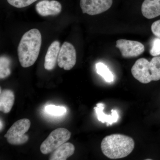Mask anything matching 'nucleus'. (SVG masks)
<instances>
[{
  "label": "nucleus",
  "mask_w": 160,
  "mask_h": 160,
  "mask_svg": "<svg viewBox=\"0 0 160 160\" xmlns=\"http://www.w3.org/2000/svg\"><path fill=\"white\" fill-rule=\"evenodd\" d=\"M112 0H80L83 13L96 15L106 12L111 7Z\"/></svg>",
  "instance_id": "obj_8"
},
{
  "label": "nucleus",
  "mask_w": 160,
  "mask_h": 160,
  "mask_svg": "<svg viewBox=\"0 0 160 160\" xmlns=\"http://www.w3.org/2000/svg\"><path fill=\"white\" fill-rule=\"evenodd\" d=\"M75 147L71 143L66 142L52 152L50 160H66L74 153Z\"/></svg>",
  "instance_id": "obj_12"
},
{
  "label": "nucleus",
  "mask_w": 160,
  "mask_h": 160,
  "mask_svg": "<svg viewBox=\"0 0 160 160\" xmlns=\"http://www.w3.org/2000/svg\"><path fill=\"white\" fill-rule=\"evenodd\" d=\"M15 101V96L13 92L10 89H1L0 93V110L5 113L11 111Z\"/></svg>",
  "instance_id": "obj_13"
},
{
  "label": "nucleus",
  "mask_w": 160,
  "mask_h": 160,
  "mask_svg": "<svg viewBox=\"0 0 160 160\" xmlns=\"http://www.w3.org/2000/svg\"><path fill=\"white\" fill-rule=\"evenodd\" d=\"M116 46L124 58L137 57L142 54L145 50V46L142 43L132 40H118Z\"/></svg>",
  "instance_id": "obj_7"
},
{
  "label": "nucleus",
  "mask_w": 160,
  "mask_h": 160,
  "mask_svg": "<svg viewBox=\"0 0 160 160\" xmlns=\"http://www.w3.org/2000/svg\"><path fill=\"white\" fill-rule=\"evenodd\" d=\"M134 140L130 137L113 134L106 137L101 143L103 154L111 159L122 158L129 155L133 150Z\"/></svg>",
  "instance_id": "obj_2"
},
{
  "label": "nucleus",
  "mask_w": 160,
  "mask_h": 160,
  "mask_svg": "<svg viewBox=\"0 0 160 160\" xmlns=\"http://www.w3.org/2000/svg\"><path fill=\"white\" fill-rule=\"evenodd\" d=\"M42 42L38 29H30L23 35L18 49L19 61L22 67L27 68L34 64L39 54Z\"/></svg>",
  "instance_id": "obj_1"
},
{
  "label": "nucleus",
  "mask_w": 160,
  "mask_h": 160,
  "mask_svg": "<svg viewBox=\"0 0 160 160\" xmlns=\"http://www.w3.org/2000/svg\"><path fill=\"white\" fill-rule=\"evenodd\" d=\"M133 77L143 84L160 80V56L154 57L150 62L144 58L138 59L131 69Z\"/></svg>",
  "instance_id": "obj_3"
},
{
  "label": "nucleus",
  "mask_w": 160,
  "mask_h": 160,
  "mask_svg": "<svg viewBox=\"0 0 160 160\" xmlns=\"http://www.w3.org/2000/svg\"><path fill=\"white\" fill-rule=\"evenodd\" d=\"M60 49V43L58 41L52 42L49 46L45 58L44 67L46 70H52L55 67Z\"/></svg>",
  "instance_id": "obj_10"
},
{
  "label": "nucleus",
  "mask_w": 160,
  "mask_h": 160,
  "mask_svg": "<svg viewBox=\"0 0 160 160\" xmlns=\"http://www.w3.org/2000/svg\"><path fill=\"white\" fill-rule=\"evenodd\" d=\"M38 14L42 17L56 16L62 11L61 3L56 0H42L36 5Z\"/></svg>",
  "instance_id": "obj_9"
},
{
  "label": "nucleus",
  "mask_w": 160,
  "mask_h": 160,
  "mask_svg": "<svg viewBox=\"0 0 160 160\" xmlns=\"http://www.w3.org/2000/svg\"><path fill=\"white\" fill-rule=\"evenodd\" d=\"M76 51L71 43L64 42L60 49L58 59L59 67L66 70H71L76 63Z\"/></svg>",
  "instance_id": "obj_6"
},
{
  "label": "nucleus",
  "mask_w": 160,
  "mask_h": 160,
  "mask_svg": "<svg viewBox=\"0 0 160 160\" xmlns=\"http://www.w3.org/2000/svg\"><path fill=\"white\" fill-rule=\"evenodd\" d=\"M2 120H1V130H2Z\"/></svg>",
  "instance_id": "obj_21"
},
{
  "label": "nucleus",
  "mask_w": 160,
  "mask_h": 160,
  "mask_svg": "<svg viewBox=\"0 0 160 160\" xmlns=\"http://www.w3.org/2000/svg\"><path fill=\"white\" fill-rule=\"evenodd\" d=\"M45 111L50 115L54 116H62L67 111L65 107L56 106L53 105H47L45 107Z\"/></svg>",
  "instance_id": "obj_17"
},
{
  "label": "nucleus",
  "mask_w": 160,
  "mask_h": 160,
  "mask_svg": "<svg viewBox=\"0 0 160 160\" xmlns=\"http://www.w3.org/2000/svg\"><path fill=\"white\" fill-rule=\"evenodd\" d=\"M151 29L152 33L155 36L160 38V20H158L152 23Z\"/></svg>",
  "instance_id": "obj_20"
},
{
  "label": "nucleus",
  "mask_w": 160,
  "mask_h": 160,
  "mask_svg": "<svg viewBox=\"0 0 160 160\" xmlns=\"http://www.w3.org/2000/svg\"><path fill=\"white\" fill-rule=\"evenodd\" d=\"M149 53L153 57L160 55V38H155L152 40Z\"/></svg>",
  "instance_id": "obj_19"
},
{
  "label": "nucleus",
  "mask_w": 160,
  "mask_h": 160,
  "mask_svg": "<svg viewBox=\"0 0 160 160\" xmlns=\"http://www.w3.org/2000/svg\"><path fill=\"white\" fill-rule=\"evenodd\" d=\"M97 72L104 78L106 82H113V75L110 70L104 63L99 62L96 65Z\"/></svg>",
  "instance_id": "obj_15"
},
{
  "label": "nucleus",
  "mask_w": 160,
  "mask_h": 160,
  "mask_svg": "<svg viewBox=\"0 0 160 160\" xmlns=\"http://www.w3.org/2000/svg\"><path fill=\"white\" fill-rule=\"evenodd\" d=\"M31 126L30 120L23 118L18 120L11 126L5 135V138L9 144L12 145H22L29 140L26 133Z\"/></svg>",
  "instance_id": "obj_4"
},
{
  "label": "nucleus",
  "mask_w": 160,
  "mask_h": 160,
  "mask_svg": "<svg viewBox=\"0 0 160 160\" xmlns=\"http://www.w3.org/2000/svg\"><path fill=\"white\" fill-rule=\"evenodd\" d=\"M8 3L13 7L22 8L30 6L38 0H7Z\"/></svg>",
  "instance_id": "obj_18"
},
{
  "label": "nucleus",
  "mask_w": 160,
  "mask_h": 160,
  "mask_svg": "<svg viewBox=\"0 0 160 160\" xmlns=\"http://www.w3.org/2000/svg\"><path fill=\"white\" fill-rule=\"evenodd\" d=\"M10 61L6 57H1L0 58V78H5L11 73L10 66Z\"/></svg>",
  "instance_id": "obj_16"
},
{
  "label": "nucleus",
  "mask_w": 160,
  "mask_h": 160,
  "mask_svg": "<svg viewBox=\"0 0 160 160\" xmlns=\"http://www.w3.org/2000/svg\"><path fill=\"white\" fill-rule=\"evenodd\" d=\"M71 132L65 128H58L53 130L41 144L40 150L42 154L52 152L58 147L70 139Z\"/></svg>",
  "instance_id": "obj_5"
},
{
  "label": "nucleus",
  "mask_w": 160,
  "mask_h": 160,
  "mask_svg": "<svg viewBox=\"0 0 160 160\" xmlns=\"http://www.w3.org/2000/svg\"><path fill=\"white\" fill-rule=\"evenodd\" d=\"M141 11L144 17L149 19L157 17L160 15V0H144Z\"/></svg>",
  "instance_id": "obj_11"
},
{
  "label": "nucleus",
  "mask_w": 160,
  "mask_h": 160,
  "mask_svg": "<svg viewBox=\"0 0 160 160\" xmlns=\"http://www.w3.org/2000/svg\"><path fill=\"white\" fill-rule=\"evenodd\" d=\"M104 105L102 103H98L94 109L96 113L98 121L103 123H106L107 126L112 125L113 123L117 122L119 116L118 112L116 110L112 109L111 115H106L103 112Z\"/></svg>",
  "instance_id": "obj_14"
}]
</instances>
